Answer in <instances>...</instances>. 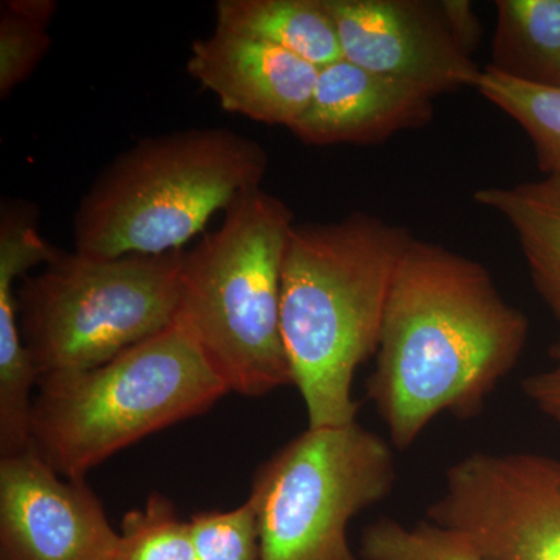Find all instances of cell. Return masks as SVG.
<instances>
[{"mask_svg":"<svg viewBox=\"0 0 560 560\" xmlns=\"http://www.w3.org/2000/svg\"><path fill=\"white\" fill-rule=\"evenodd\" d=\"M550 360V368L526 377L522 388L534 407L560 429V335L552 342Z\"/></svg>","mask_w":560,"mask_h":560,"instance_id":"22","label":"cell"},{"mask_svg":"<svg viewBox=\"0 0 560 560\" xmlns=\"http://www.w3.org/2000/svg\"><path fill=\"white\" fill-rule=\"evenodd\" d=\"M529 323L480 261L412 238L390 285L375 368L366 382L396 451H407L442 412L480 415L511 374Z\"/></svg>","mask_w":560,"mask_h":560,"instance_id":"1","label":"cell"},{"mask_svg":"<svg viewBox=\"0 0 560 560\" xmlns=\"http://www.w3.org/2000/svg\"><path fill=\"white\" fill-rule=\"evenodd\" d=\"M342 58L436 98L477 88L482 69L453 35L441 2L324 0Z\"/></svg>","mask_w":560,"mask_h":560,"instance_id":"9","label":"cell"},{"mask_svg":"<svg viewBox=\"0 0 560 560\" xmlns=\"http://www.w3.org/2000/svg\"><path fill=\"white\" fill-rule=\"evenodd\" d=\"M412 238L405 228L364 212L291 228L280 330L307 427L355 422L353 378L377 352L390 285Z\"/></svg>","mask_w":560,"mask_h":560,"instance_id":"2","label":"cell"},{"mask_svg":"<svg viewBox=\"0 0 560 560\" xmlns=\"http://www.w3.org/2000/svg\"><path fill=\"white\" fill-rule=\"evenodd\" d=\"M114 560H194L190 523L180 521L171 500L153 493L142 510L125 515Z\"/></svg>","mask_w":560,"mask_h":560,"instance_id":"19","label":"cell"},{"mask_svg":"<svg viewBox=\"0 0 560 560\" xmlns=\"http://www.w3.org/2000/svg\"><path fill=\"white\" fill-rule=\"evenodd\" d=\"M396 448L359 422L307 427L254 477L260 560H360L349 523L390 495Z\"/></svg>","mask_w":560,"mask_h":560,"instance_id":"7","label":"cell"},{"mask_svg":"<svg viewBox=\"0 0 560 560\" xmlns=\"http://www.w3.org/2000/svg\"><path fill=\"white\" fill-rule=\"evenodd\" d=\"M187 72L228 113L290 128L307 109L319 69L275 44L213 31L191 43Z\"/></svg>","mask_w":560,"mask_h":560,"instance_id":"11","label":"cell"},{"mask_svg":"<svg viewBox=\"0 0 560 560\" xmlns=\"http://www.w3.org/2000/svg\"><path fill=\"white\" fill-rule=\"evenodd\" d=\"M488 68L510 79L560 88V0H497Z\"/></svg>","mask_w":560,"mask_h":560,"instance_id":"16","label":"cell"},{"mask_svg":"<svg viewBox=\"0 0 560 560\" xmlns=\"http://www.w3.org/2000/svg\"><path fill=\"white\" fill-rule=\"evenodd\" d=\"M31 444L69 480L230 394L179 324L92 370L40 377Z\"/></svg>","mask_w":560,"mask_h":560,"instance_id":"5","label":"cell"},{"mask_svg":"<svg viewBox=\"0 0 560 560\" xmlns=\"http://www.w3.org/2000/svg\"><path fill=\"white\" fill-rule=\"evenodd\" d=\"M184 250L101 257L58 250L14 290L39 378L102 366L175 323Z\"/></svg>","mask_w":560,"mask_h":560,"instance_id":"6","label":"cell"},{"mask_svg":"<svg viewBox=\"0 0 560 560\" xmlns=\"http://www.w3.org/2000/svg\"><path fill=\"white\" fill-rule=\"evenodd\" d=\"M475 200L511 224L534 287L560 324V175L486 187Z\"/></svg>","mask_w":560,"mask_h":560,"instance_id":"14","label":"cell"},{"mask_svg":"<svg viewBox=\"0 0 560 560\" xmlns=\"http://www.w3.org/2000/svg\"><path fill=\"white\" fill-rule=\"evenodd\" d=\"M55 0H5L0 5V97L31 79L51 46Z\"/></svg>","mask_w":560,"mask_h":560,"instance_id":"18","label":"cell"},{"mask_svg":"<svg viewBox=\"0 0 560 560\" xmlns=\"http://www.w3.org/2000/svg\"><path fill=\"white\" fill-rule=\"evenodd\" d=\"M293 212L264 187L243 191L219 230L184 250L175 323L230 393L261 397L293 385L280 330V282Z\"/></svg>","mask_w":560,"mask_h":560,"instance_id":"4","label":"cell"},{"mask_svg":"<svg viewBox=\"0 0 560 560\" xmlns=\"http://www.w3.org/2000/svg\"><path fill=\"white\" fill-rule=\"evenodd\" d=\"M525 130L544 175H560V88L510 79L486 66L475 88Z\"/></svg>","mask_w":560,"mask_h":560,"instance_id":"17","label":"cell"},{"mask_svg":"<svg viewBox=\"0 0 560 560\" xmlns=\"http://www.w3.org/2000/svg\"><path fill=\"white\" fill-rule=\"evenodd\" d=\"M215 31L275 44L318 69L342 58L324 0H219Z\"/></svg>","mask_w":560,"mask_h":560,"instance_id":"15","label":"cell"},{"mask_svg":"<svg viewBox=\"0 0 560 560\" xmlns=\"http://www.w3.org/2000/svg\"><path fill=\"white\" fill-rule=\"evenodd\" d=\"M194 560H260L257 512L249 499L231 511L190 518Z\"/></svg>","mask_w":560,"mask_h":560,"instance_id":"21","label":"cell"},{"mask_svg":"<svg viewBox=\"0 0 560 560\" xmlns=\"http://www.w3.org/2000/svg\"><path fill=\"white\" fill-rule=\"evenodd\" d=\"M46 259L43 245L27 232L0 237V455L31 447L32 390L39 375L22 340L14 280Z\"/></svg>","mask_w":560,"mask_h":560,"instance_id":"13","label":"cell"},{"mask_svg":"<svg viewBox=\"0 0 560 560\" xmlns=\"http://www.w3.org/2000/svg\"><path fill=\"white\" fill-rule=\"evenodd\" d=\"M441 7L459 46L471 57L481 36V24L474 7L467 0H442Z\"/></svg>","mask_w":560,"mask_h":560,"instance_id":"23","label":"cell"},{"mask_svg":"<svg viewBox=\"0 0 560 560\" xmlns=\"http://www.w3.org/2000/svg\"><path fill=\"white\" fill-rule=\"evenodd\" d=\"M361 560H486L451 530L422 521L407 526L382 518L364 529Z\"/></svg>","mask_w":560,"mask_h":560,"instance_id":"20","label":"cell"},{"mask_svg":"<svg viewBox=\"0 0 560 560\" xmlns=\"http://www.w3.org/2000/svg\"><path fill=\"white\" fill-rule=\"evenodd\" d=\"M119 530L84 480H69L31 447L0 458L2 560H114Z\"/></svg>","mask_w":560,"mask_h":560,"instance_id":"10","label":"cell"},{"mask_svg":"<svg viewBox=\"0 0 560 560\" xmlns=\"http://www.w3.org/2000/svg\"><path fill=\"white\" fill-rule=\"evenodd\" d=\"M425 92L341 58L319 69L307 109L289 128L307 145H372L433 120Z\"/></svg>","mask_w":560,"mask_h":560,"instance_id":"12","label":"cell"},{"mask_svg":"<svg viewBox=\"0 0 560 560\" xmlns=\"http://www.w3.org/2000/svg\"><path fill=\"white\" fill-rule=\"evenodd\" d=\"M270 156L228 128L140 139L103 168L73 217L77 253L116 259L184 249L219 210L261 187Z\"/></svg>","mask_w":560,"mask_h":560,"instance_id":"3","label":"cell"},{"mask_svg":"<svg viewBox=\"0 0 560 560\" xmlns=\"http://www.w3.org/2000/svg\"><path fill=\"white\" fill-rule=\"evenodd\" d=\"M427 521L486 560H560V460L471 453L445 471Z\"/></svg>","mask_w":560,"mask_h":560,"instance_id":"8","label":"cell"}]
</instances>
